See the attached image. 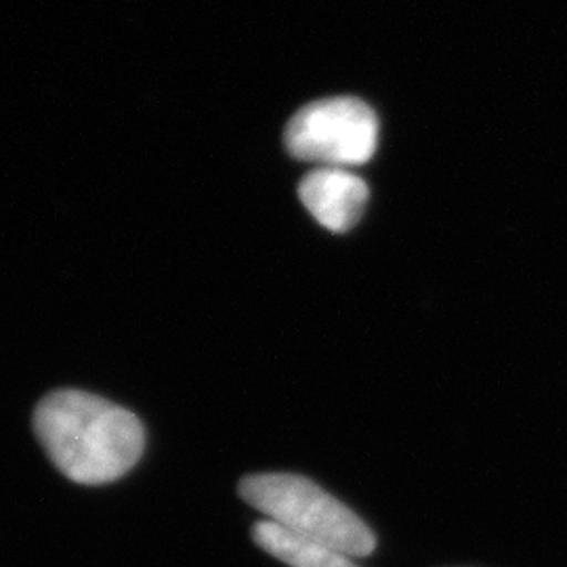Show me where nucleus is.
Here are the masks:
<instances>
[{"mask_svg": "<svg viewBox=\"0 0 567 567\" xmlns=\"http://www.w3.org/2000/svg\"><path fill=\"white\" fill-rule=\"evenodd\" d=\"M252 538L265 553L290 567H360L353 557L324 543L292 534L274 522H259L252 527Z\"/></svg>", "mask_w": 567, "mask_h": 567, "instance_id": "5", "label": "nucleus"}, {"mask_svg": "<svg viewBox=\"0 0 567 567\" xmlns=\"http://www.w3.org/2000/svg\"><path fill=\"white\" fill-rule=\"evenodd\" d=\"M379 121L355 97H330L301 107L286 126V150L303 163L347 168L374 156Z\"/></svg>", "mask_w": 567, "mask_h": 567, "instance_id": "3", "label": "nucleus"}, {"mask_svg": "<svg viewBox=\"0 0 567 567\" xmlns=\"http://www.w3.org/2000/svg\"><path fill=\"white\" fill-rule=\"evenodd\" d=\"M368 196L364 179L347 168L320 166L299 185V198L309 215L334 234H343L362 219Z\"/></svg>", "mask_w": 567, "mask_h": 567, "instance_id": "4", "label": "nucleus"}, {"mask_svg": "<svg viewBox=\"0 0 567 567\" xmlns=\"http://www.w3.org/2000/svg\"><path fill=\"white\" fill-rule=\"evenodd\" d=\"M244 501L267 522L303 538L324 543L349 557H368L377 548L372 529L341 501L303 475L259 473L240 484Z\"/></svg>", "mask_w": 567, "mask_h": 567, "instance_id": "2", "label": "nucleus"}, {"mask_svg": "<svg viewBox=\"0 0 567 567\" xmlns=\"http://www.w3.org/2000/svg\"><path fill=\"white\" fill-rule=\"evenodd\" d=\"M34 431L53 465L82 486L121 480L145 447L142 421L133 412L82 391L47 395L37 408Z\"/></svg>", "mask_w": 567, "mask_h": 567, "instance_id": "1", "label": "nucleus"}]
</instances>
